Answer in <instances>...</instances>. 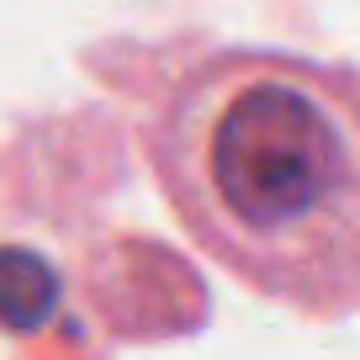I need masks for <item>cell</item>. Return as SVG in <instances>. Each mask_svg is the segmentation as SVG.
<instances>
[{
    "instance_id": "1",
    "label": "cell",
    "mask_w": 360,
    "mask_h": 360,
    "mask_svg": "<svg viewBox=\"0 0 360 360\" xmlns=\"http://www.w3.org/2000/svg\"><path fill=\"white\" fill-rule=\"evenodd\" d=\"M148 165L180 228L255 297L360 313V69L233 48L159 101Z\"/></svg>"
},
{
    "instance_id": "2",
    "label": "cell",
    "mask_w": 360,
    "mask_h": 360,
    "mask_svg": "<svg viewBox=\"0 0 360 360\" xmlns=\"http://www.w3.org/2000/svg\"><path fill=\"white\" fill-rule=\"evenodd\" d=\"M58 307V270L22 244H0V328L32 334Z\"/></svg>"
}]
</instances>
